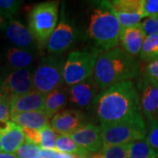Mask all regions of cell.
<instances>
[{
    "mask_svg": "<svg viewBox=\"0 0 158 158\" xmlns=\"http://www.w3.org/2000/svg\"><path fill=\"white\" fill-rule=\"evenodd\" d=\"M65 60L56 56L43 58L34 69L32 78L34 90L48 94L62 87Z\"/></svg>",
    "mask_w": 158,
    "mask_h": 158,
    "instance_id": "cell-7",
    "label": "cell"
},
{
    "mask_svg": "<svg viewBox=\"0 0 158 158\" xmlns=\"http://www.w3.org/2000/svg\"><path fill=\"white\" fill-rule=\"evenodd\" d=\"M104 3L115 14L121 28L136 26L146 18L144 0H113Z\"/></svg>",
    "mask_w": 158,
    "mask_h": 158,
    "instance_id": "cell-8",
    "label": "cell"
},
{
    "mask_svg": "<svg viewBox=\"0 0 158 158\" xmlns=\"http://www.w3.org/2000/svg\"><path fill=\"white\" fill-rule=\"evenodd\" d=\"M96 112L101 124L142 115L138 90L132 81H124L104 90L96 99Z\"/></svg>",
    "mask_w": 158,
    "mask_h": 158,
    "instance_id": "cell-1",
    "label": "cell"
},
{
    "mask_svg": "<svg viewBox=\"0 0 158 158\" xmlns=\"http://www.w3.org/2000/svg\"><path fill=\"white\" fill-rule=\"evenodd\" d=\"M140 74L139 63L122 48L101 51L97 59L93 79L99 90L124 81H131Z\"/></svg>",
    "mask_w": 158,
    "mask_h": 158,
    "instance_id": "cell-2",
    "label": "cell"
},
{
    "mask_svg": "<svg viewBox=\"0 0 158 158\" xmlns=\"http://www.w3.org/2000/svg\"><path fill=\"white\" fill-rule=\"evenodd\" d=\"M34 50L22 49L13 47L9 48L6 53V61L13 70L27 69L34 62Z\"/></svg>",
    "mask_w": 158,
    "mask_h": 158,
    "instance_id": "cell-21",
    "label": "cell"
},
{
    "mask_svg": "<svg viewBox=\"0 0 158 158\" xmlns=\"http://www.w3.org/2000/svg\"><path fill=\"white\" fill-rule=\"evenodd\" d=\"M69 100V91L64 88H58L46 95L44 112L53 117L66 106Z\"/></svg>",
    "mask_w": 158,
    "mask_h": 158,
    "instance_id": "cell-20",
    "label": "cell"
},
{
    "mask_svg": "<svg viewBox=\"0 0 158 158\" xmlns=\"http://www.w3.org/2000/svg\"><path fill=\"white\" fill-rule=\"evenodd\" d=\"M5 95L3 94V92H2V90H1V87H0V99L2 98H4Z\"/></svg>",
    "mask_w": 158,
    "mask_h": 158,
    "instance_id": "cell-36",
    "label": "cell"
},
{
    "mask_svg": "<svg viewBox=\"0 0 158 158\" xmlns=\"http://www.w3.org/2000/svg\"><path fill=\"white\" fill-rule=\"evenodd\" d=\"M137 90L142 116L150 122L158 117V83L143 74Z\"/></svg>",
    "mask_w": 158,
    "mask_h": 158,
    "instance_id": "cell-9",
    "label": "cell"
},
{
    "mask_svg": "<svg viewBox=\"0 0 158 158\" xmlns=\"http://www.w3.org/2000/svg\"><path fill=\"white\" fill-rule=\"evenodd\" d=\"M15 154L19 158H40L41 148L26 138V141Z\"/></svg>",
    "mask_w": 158,
    "mask_h": 158,
    "instance_id": "cell-27",
    "label": "cell"
},
{
    "mask_svg": "<svg viewBox=\"0 0 158 158\" xmlns=\"http://www.w3.org/2000/svg\"><path fill=\"white\" fill-rule=\"evenodd\" d=\"M58 12L59 3L56 1L40 3L30 11L28 29L40 47L47 46L49 37L57 27Z\"/></svg>",
    "mask_w": 158,
    "mask_h": 158,
    "instance_id": "cell-5",
    "label": "cell"
},
{
    "mask_svg": "<svg viewBox=\"0 0 158 158\" xmlns=\"http://www.w3.org/2000/svg\"><path fill=\"white\" fill-rule=\"evenodd\" d=\"M6 34L7 39L16 46L15 48L34 50L36 47V41L30 30L18 19H12L9 20L6 28Z\"/></svg>",
    "mask_w": 158,
    "mask_h": 158,
    "instance_id": "cell-15",
    "label": "cell"
},
{
    "mask_svg": "<svg viewBox=\"0 0 158 158\" xmlns=\"http://www.w3.org/2000/svg\"><path fill=\"white\" fill-rule=\"evenodd\" d=\"M103 146L124 145L146 137L147 127L142 115L113 123L100 125Z\"/></svg>",
    "mask_w": 158,
    "mask_h": 158,
    "instance_id": "cell-4",
    "label": "cell"
},
{
    "mask_svg": "<svg viewBox=\"0 0 158 158\" xmlns=\"http://www.w3.org/2000/svg\"><path fill=\"white\" fill-rule=\"evenodd\" d=\"M141 26L146 36L158 34V17H148L141 23Z\"/></svg>",
    "mask_w": 158,
    "mask_h": 158,
    "instance_id": "cell-30",
    "label": "cell"
},
{
    "mask_svg": "<svg viewBox=\"0 0 158 158\" xmlns=\"http://www.w3.org/2000/svg\"><path fill=\"white\" fill-rule=\"evenodd\" d=\"M139 56L142 61L152 62L158 59V34L146 36Z\"/></svg>",
    "mask_w": 158,
    "mask_h": 158,
    "instance_id": "cell-24",
    "label": "cell"
},
{
    "mask_svg": "<svg viewBox=\"0 0 158 158\" xmlns=\"http://www.w3.org/2000/svg\"><path fill=\"white\" fill-rule=\"evenodd\" d=\"M145 141L150 147L158 153V117L148 122Z\"/></svg>",
    "mask_w": 158,
    "mask_h": 158,
    "instance_id": "cell-29",
    "label": "cell"
},
{
    "mask_svg": "<svg viewBox=\"0 0 158 158\" xmlns=\"http://www.w3.org/2000/svg\"><path fill=\"white\" fill-rule=\"evenodd\" d=\"M98 90L99 88L93 77H90L70 86L69 90V100L79 107H86L96 98Z\"/></svg>",
    "mask_w": 158,
    "mask_h": 158,
    "instance_id": "cell-16",
    "label": "cell"
},
{
    "mask_svg": "<svg viewBox=\"0 0 158 158\" xmlns=\"http://www.w3.org/2000/svg\"><path fill=\"white\" fill-rule=\"evenodd\" d=\"M11 120L9 98L4 97L0 99V124H5Z\"/></svg>",
    "mask_w": 158,
    "mask_h": 158,
    "instance_id": "cell-31",
    "label": "cell"
},
{
    "mask_svg": "<svg viewBox=\"0 0 158 158\" xmlns=\"http://www.w3.org/2000/svg\"><path fill=\"white\" fill-rule=\"evenodd\" d=\"M69 136L79 147L88 153L94 154L101 151L103 141L100 134V127L93 124L84 125Z\"/></svg>",
    "mask_w": 158,
    "mask_h": 158,
    "instance_id": "cell-12",
    "label": "cell"
},
{
    "mask_svg": "<svg viewBox=\"0 0 158 158\" xmlns=\"http://www.w3.org/2000/svg\"><path fill=\"white\" fill-rule=\"evenodd\" d=\"M56 150L64 154H70V155H78V156H85L90 153H88L86 150L80 148L75 141L69 135H59L57 137L56 142Z\"/></svg>",
    "mask_w": 158,
    "mask_h": 158,
    "instance_id": "cell-23",
    "label": "cell"
},
{
    "mask_svg": "<svg viewBox=\"0 0 158 158\" xmlns=\"http://www.w3.org/2000/svg\"><path fill=\"white\" fill-rule=\"evenodd\" d=\"M26 141L22 128L12 121L0 124V141L2 152L15 154Z\"/></svg>",
    "mask_w": 158,
    "mask_h": 158,
    "instance_id": "cell-17",
    "label": "cell"
},
{
    "mask_svg": "<svg viewBox=\"0 0 158 158\" xmlns=\"http://www.w3.org/2000/svg\"><path fill=\"white\" fill-rule=\"evenodd\" d=\"M22 5V1L19 0H0V13L11 20Z\"/></svg>",
    "mask_w": 158,
    "mask_h": 158,
    "instance_id": "cell-28",
    "label": "cell"
},
{
    "mask_svg": "<svg viewBox=\"0 0 158 158\" xmlns=\"http://www.w3.org/2000/svg\"><path fill=\"white\" fill-rule=\"evenodd\" d=\"M95 9L90 15L88 34L90 38L103 51H108L117 48L119 42L121 27L117 18L110 8L105 5Z\"/></svg>",
    "mask_w": 158,
    "mask_h": 158,
    "instance_id": "cell-3",
    "label": "cell"
},
{
    "mask_svg": "<svg viewBox=\"0 0 158 158\" xmlns=\"http://www.w3.org/2000/svg\"><path fill=\"white\" fill-rule=\"evenodd\" d=\"M46 95L47 94H43L37 90H32L21 96L10 98L11 116L27 112L44 111Z\"/></svg>",
    "mask_w": 158,
    "mask_h": 158,
    "instance_id": "cell-14",
    "label": "cell"
},
{
    "mask_svg": "<svg viewBox=\"0 0 158 158\" xmlns=\"http://www.w3.org/2000/svg\"><path fill=\"white\" fill-rule=\"evenodd\" d=\"M50 117L44 111L21 113L11 116V121L23 129L40 130L48 126Z\"/></svg>",
    "mask_w": 158,
    "mask_h": 158,
    "instance_id": "cell-19",
    "label": "cell"
},
{
    "mask_svg": "<svg viewBox=\"0 0 158 158\" xmlns=\"http://www.w3.org/2000/svg\"><path fill=\"white\" fill-rule=\"evenodd\" d=\"M0 158H19L16 154H11V153L0 152Z\"/></svg>",
    "mask_w": 158,
    "mask_h": 158,
    "instance_id": "cell-35",
    "label": "cell"
},
{
    "mask_svg": "<svg viewBox=\"0 0 158 158\" xmlns=\"http://www.w3.org/2000/svg\"><path fill=\"white\" fill-rule=\"evenodd\" d=\"M40 140L39 147L44 150H54L56 149V142L58 135L55 130L52 128L50 125L46 126L43 128L40 129Z\"/></svg>",
    "mask_w": 158,
    "mask_h": 158,
    "instance_id": "cell-26",
    "label": "cell"
},
{
    "mask_svg": "<svg viewBox=\"0 0 158 158\" xmlns=\"http://www.w3.org/2000/svg\"><path fill=\"white\" fill-rule=\"evenodd\" d=\"M8 22H9V20L3 14L0 13V30L6 29L7 25H8Z\"/></svg>",
    "mask_w": 158,
    "mask_h": 158,
    "instance_id": "cell-34",
    "label": "cell"
},
{
    "mask_svg": "<svg viewBox=\"0 0 158 158\" xmlns=\"http://www.w3.org/2000/svg\"><path fill=\"white\" fill-rule=\"evenodd\" d=\"M100 53L101 50L98 48L75 50L69 53L64 62V83L69 86H73L91 77Z\"/></svg>",
    "mask_w": 158,
    "mask_h": 158,
    "instance_id": "cell-6",
    "label": "cell"
},
{
    "mask_svg": "<svg viewBox=\"0 0 158 158\" xmlns=\"http://www.w3.org/2000/svg\"><path fill=\"white\" fill-rule=\"evenodd\" d=\"M76 39L75 30L72 25L62 11L60 22L57 24L47 43V49L52 55H61L67 51Z\"/></svg>",
    "mask_w": 158,
    "mask_h": 158,
    "instance_id": "cell-11",
    "label": "cell"
},
{
    "mask_svg": "<svg viewBox=\"0 0 158 158\" xmlns=\"http://www.w3.org/2000/svg\"><path fill=\"white\" fill-rule=\"evenodd\" d=\"M144 13L146 18L158 17V0H144Z\"/></svg>",
    "mask_w": 158,
    "mask_h": 158,
    "instance_id": "cell-32",
    "label": "cell"
},
{
    "mask_svg": "<svg viewBox=\"0 0 158 158\" xmlns=\"http://www.w3.org/2000/svg\"><path fill=\"white\" fill-rule=\"evenodd\" d=\"M94 158H128V144L103 146L101 151L93 154Z\"/></svg>",
    "mask_w": 158,
    "mask_h": 158,
    "instance_id": "cell-25",
    "label": "cell"
},
{
    "mask_svg": "<svg viewBox=\"0 0 158 158\" xmlns=\"http://www.w3.org/2000/svg\"><path fill=\"white\" fill-rule=\"evenodd\" d=\"M157 158H158V156H157Z\"/></svg>",
    "mask_w": 158,
    "mask_h": 158,
    "instance_id": "cell-37",
    "label": "cell"
},
{
    "mask_svg": "<svg viewBox=\"0 0 158 158\" xmlns=\"http://www.w3.org/2000/svg\"><path fill=\"white\" fill-rule=\"evenodd\" d=\"M144 75L158 83V59L154 60L148 64Z\"/></svg>",
    "mask_w": 158,
    "mask_h": 158,
    "instance_id": "cell-33",
    "label": "cell"
},
{
    "mask_svg": "<svg viewBox=\"0 0 158 158\" xmlns=\"http://www.w3.org/2000/svg\"><path fill=\"white\" fill-rule=\"evenodd\" d=\"M50 126L60 135H70L84 126V116L77 110H62L52 117Z\"/></svg>",
    "mask_w": 158,
    "mask_h": 158,
    "instance_id": "cell-13",
    "label": "cell"
},
{
    "mask_svg": "<svg viewBox=\"0 0 158 158\" xmlns=\"http://www.w3.org/2000/svg\"><path fill=\"white\" fill-rule=\"evenodd\" d=\"M158 153L143 140L128 144V158H157Z\"/></svg>",
    "mask_w": 158,
    "mask_h": 158,
    "instance_id": "cell-22",
    "label": "cell"
},
{
    "mask_svg": "<svg viewBox=\"0 0 158 158\" xmlns=\"http://www.w3.org/2000/svg\"><path fill=\"white\" fill-rule=\"evenodd\" d=\"M146 38L141 23L127 28H121L119 42L122 49L130 56L135 57L140 55L143 41Z\"/></svg>",
    "mask_w": 158,
    "mask_h": 158,
    "instance_id": "cell-18",
    "label": "cell"
},
{
    "mask_svg": "<svg viewBox=\"0 0 158 158\" xmlns=\"http://www.w3.org/2000/svg\"><path fill=\"white\" fill-rule=\"evenodd\" d=\"M33 74L29 69H14L0 83L3 94L7 98L21 96L34 90Z\"/></svg>",
    "mask_w": 158,
    "mask_h": 158,
    "instance_id": "cell-10",
    "label": "cell"
}]
</instances>
